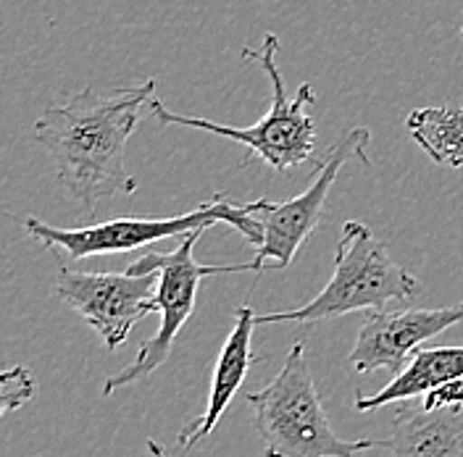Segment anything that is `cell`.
<instances>
[{
    "instance_id": "obj_1",
    "label": "cell",
    "mask_w": 463,
    "mask_h": 457,
    "mask_svg": "<svg viewBox=\"0 0 463 457\" xmlns=\"http://www.w3.org/2000/svg\"><path fill=\"white\" fill-rule=\"evenodd\" d=\"M153 89V79L106 95L87 87L69 103L45 108L34 121V140L51 153L58 182L90 216L114 195L137 192V182L127 173V143Z\"/></svg>"
},
{
    "instance_id": "obj_2",
    "label": "cell",
    "mask_w": 463,
    "mask_h": 457,
    "mask_svg": "<svg viewBox=\"0 0 463 457\" xmlns=\"http://www.w3.org/2000/svg\"><path fill=\"white\" fill-rule=\"evenodd\" d=\"M277 53H279L277 34H266L259 51L242 48V58L256 61L271 82V108L250 126H227V124H216L201 116L174 114L158 98H150L147 103L150 116L166 126H190V129H201L216 137H227L232 143L242 145L250 155H256L277 173L292 172L295 166L308 163L317 150V121L306 114V108L317 103V92L306 82L295 92V98H288L282 71L277 66Z\"/></svg>"
},
{
    "instance_id": "obj_3",
    "label": "cell",
    "mask_w": 463,
    "mask_h": 457,
    "mask_svg": "<svg viewBox=\"0 0 463 457\" xmlns=\"http://www.w3.org/2000/svg\"><path fill=\"white\" fill-rule=\"evenodd\" d=\"M245 400L253 405L266 457H353L364 450L390 447V439L337 436L306 363V342L292 344L274 381L260 392H248Z\"/></svg>"
},
{
    "instance_id": "obj_4",
    "label": "cell",
    "mask_w": 463,
    "mask_h": 457,
    "mask_svg": "<svg viewBox=\"0 0 463 457\" xmlns=\"http://www.w3.org/2000/svg\"><path fill=\"white\" fill-rule=\"evenodd\" d=\"M419 279L398 266L387 245L361 221H347L335 253V274L317 297L295 311L256 315V323H303L340 318L358 311H382L392 300H413Z\"/></svg>"
},
{
    "instance_id": "obj_5",
    "label": "cell",
    "mask_w": 463,
    "mask_h": 457,
    "mask_svg": "<svg viewBox=\"0 0 463 457\" xmlns=\"http://www.w3.org/2000/svg\"><path fill=\"white\" fill-rule=\"evenodd\" d=\"M22 224L34 239L43 242V247L53 250L61 263L92 256L129 253V250H137L150 242H161L166 237H184L195 228H211L213 224H230L256 247L263 239L260 224L253 216V202L234 205L224 195H216L187 213L166 216V219L118 216V219H106V221L87 224V227L61 228L43 224L34 216H27Z\"/></svg>"
},
{
    "instance_id": "obj_6",
    "label": "cell",
    "mask_w": 463,
    "mask_h": 457,
    "mask_svg": "<svg viewBox=\"0 0 463 457\" xmlns=\"http://www.w3.org/2000/svg\"><path fill=\"white\" fill-rule=\"evenodd\" d=\"M203 234H205V228H195V231L182 237V242L174 247L172 253H147V256L137 257L135 263H129L127 271H132V274H147V271L161 274L158 292H156V308L161 313V326L140 347L137 358L127 368H121L111 378H106V384H103L106 397H111L116 389H124L140 378H147L150 373L164 366L176 334L182 331V326L190 321V315L195 311L198 289H201V282L205 276L256 271L253 260L240 263V266H201L193 256V250H195Z\"/></svg>"
},
{
    "instance_id": "obj_7",
    "label": "cell",
    "mask_w": 463,
    "mask_h": 457,
    "mask_svg": "<svg viewBox=\"0 0 463 457\" xmlns=\"http://www.w3.org/2000/svg\"><path fill=\"white\" fill-rule=\"evenodd\" d=\"M369 140H372V132L366 126L350 129L345 137L337 145H332L329 153L318 161L311 184L300 195L285 202H274L269 198L253 201V216L263 231V239L253 257L256 274L263 268H288L295 260L303 242L317 231L329 190L337 182V173L343 172V166L350 158H358L364 166H369V158H366Z\"/></svg>"
},
{
    "instance_id": "obj_8",
    "label": "cell",
    "mask_w": 463,
    "mask_h": 457,
    "mask_svg": "<svg viewBox=\"0 0 463 457\" xmlns=\"http://www.w3.org/2000/svg\"><path fill=\"white\" fill-rule=\"evenodd\" d=\"M158 271L98 274L61 266L56 294L98 331L106 350H118L145 315L158 313Z\"/></svg>"
},
{
    "instance_id": "obj_9",
    "label": "cell",
    "mask_w": 463,
    "mask_h": 457,
    "mask_svg": "<svg viewBox=\"0 0 463 457\" xmlns=\"http://www.w3.org/2000/svg\"><path fill=\"white\" fill-rule=\"evenodd\" d=\"M461 321L463 303H453L445 308H411L387 313L372 311L364 318L358 340L347 355V363L358 373H374L379 368L398 373L421 344Z\"/></svg>"
},
{
    "instance_id": "obj_10",
    "label": "cell",
    "mask_w": 463,
    "mask_h": 457,
    "mask_svg": "<svg viewBox=\"0 0 463 457\" xmlns=\"http://www.w3.org/2000/svg\"><path fill=\"white\" fill-rule=\"evenodd\" d=\"M256 313L250 305H240L234 311V326H232L230 337L222 347L219 358H216V368H213V381H211V392H208V402H205V410L198 418H190L179 436H176V444L182 450H193L198 447L203 439L216 429V424L222 421V415L227 413L232 397L240 392L242 381L248 371L260 363L263 358L253 355V329H256Z\"/></svg>"
},
{
    "instance_id": "obj_11",
    "label": "cell",
    "mask_w": 463,
    "mask_h": 457,
    "mask_svg": "<svg viewBox=\"0 0 463 457\" xmlns=\"http://www.w3.org/2000/svg\"><path fill=\"white\" fill-rule=\"evenodd\" d=\"M387 450L392 457H463V405L442 410L398 407Z\"/></svg>"
},
{
    "instance_id": "obj_12",
    "label": "cell",
    "mask_w": 463,
    "mask_h": 457,
    "mask_svg": "<svg viewBox=\"0 0 463 457\" xmlns=\"http://www.w3.org/2000/svg\"><path fill=\"white\" fill-rule=\"evenodd\" d=\"M463 378V344L448 347H419L395 378L384 384L372 397H355L358 413H372L387 405L408 402L427 395L430 389Z\"/></svg>"
},
{
    "instance_id": "obj_13",
    "label": "cell",
    "mask_w": 463,
    "mask_h": 457,
    "mask_svg": "<svg viewBox=\"0 0 463 457\" xmlns=\"http://www.w3.org/2000/svg\"><path fill=\"white\" fill-rule=\"evenodd\" d=\"M411 140L419 145L434 163L463 166V108L461 106H427L405 118Z\"/></svg>"
},
{
    "instance_id": "obj_14",
    "label": "cell",
    "mask_w": 463,
    "mask_h": 457,
    "mask_svg": "<svg viewBox=\"0 0 463 457\" xmlns=\"http://www.w3.org/2000/svg\"><path fill=\"white\" fill-rule=\"evenodd\" d=\"M34 395V376L24 366H14L0 376V413L19 410Z\"/></svg>"
},
{
    "instance_id": "obj_15",
    "label": "cell",
    "mask_w": 463,
    "mask_h": 457,
    "mask_svg": "<svg viewBox=\"0 0 463 457\" xmlns=\"http://www.w3.org/2000/svg\"><path fill=\"white\" fill-rule=\"evenodd\" d=\"M463 405V378L448 381L421 395V407L427 410H442V407H461Z\"/></svg>"
},
{
    "instance_id": "obj_16",
    "label": "cell",
    "mask_w": 463,
    "mask_h": 457,
    "mask_svg": "<svg viewBox=\"0 0 463 457\" xmlns=\"http://www.w3.org/2000/svg\"><path fill=\"white\" fill-rule=\"evenodd\" d=\"M147 450L153 457H169V452L164 450V444H158L156 439H147Z\"/></svg>"
},
{
    "instance_id": "obj_17",
    "label": "cell",
    "mask_w": 463,
    "mask_h": 457,
    "mask_svg": "<svg viewBox=\"0 0 463 457\" xmlns=\"http://www.w3.org/2000/svg\"><path fill=\"white\" fill-rule=\"evenodd\" d=\"M461 37H463V29H461Z\"/></svg>"
}]
</instances>
